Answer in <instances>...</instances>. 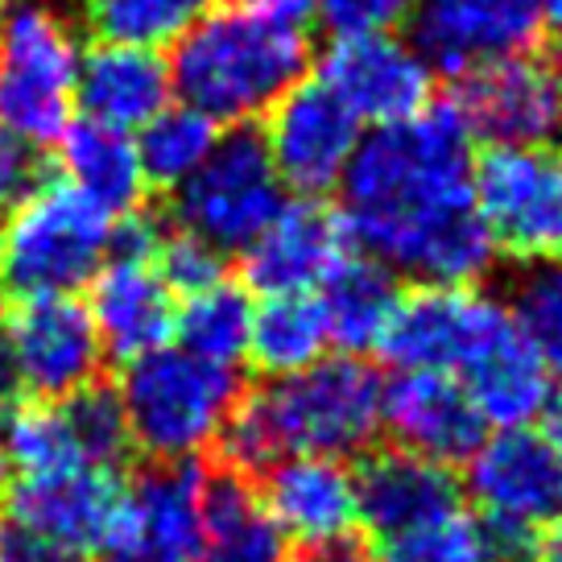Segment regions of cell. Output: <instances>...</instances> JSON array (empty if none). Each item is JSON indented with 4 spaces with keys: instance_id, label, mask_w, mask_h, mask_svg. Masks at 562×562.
I'll list each match as a JSON object with an SVG mask.
<instances>
[{
    "instance_id": "cell-1",
    "label": "cell",
    "mask_w": 562,
    "mask_h": 562,
    "mask_svg": "<svg viewBox=\"0 0 562 562\" xmlns=\"http://www.w3.org/2000/svg\"><path fill=\"white\" fill-rule=\"evenodd\" d=\"M475 137L456 100L369 128L339 182L351 248L418 285H475L501 248L472 194Z\"/></svg>"
},
{
    "instance_id": "cell-2",
    "label": "cell",
    "mask_w": 562,
    "mask_h": 562,
    "mask_svg": "<svg viewBox=\"0 0 562 562\" xmlns=\"http://www.w3.org/2000/svg\"><path fill=\"white\" fill-rule=\"evenodd\" d=\"M381 372L360 356H323L311 369L240 393L215 451L240 475L290 456H360L381 435Z\"/></svg>"
},
{
    "instance_id": "cell-3",
    "label": "cell",
    "mask_w": 562,
    "mask_h": 562,
    "mask_svg": "<svg viewBox=\"0 0 562 562\" xmlns=\"http://www.w3.org/2000/svg\"><path fill=\"white\" fill-rule=\"evenodd\" d=\"M166 63L178 104L236 128L265 121V112L306 79L315 50L299 25L228 4L211 9L187 37H178Z\"/></svg>"
},
{
    "instance_id": "cell-4",
    "label": "cell",
    "mask_w": 562,
    "mask_h": 562,
    "mask_svg": "<svg viewBox=\"0 0 562 562\" xmlns=\"http://www.w3.org/2000/svg\"><path fill=\"white\" fill-rule=\"evenodd\" d=\"M240 372L187 348H158L124 364L121 402L137 459H203L240 402Z\"/></svg>"
},
{
    "instance_id": "cell-5",
    "label": "cell",
    "mask_w": 562,
    "mask_h": 562,
    "mask_svg": "<svg viewBox=\"0 0 562 562\" xmlns=\"http://www.w3.org/2000/svg\"><path fill=\"white\" fill-rule=\"evenodd\" d=\"M112 215L67 178H42L0 224V294L9 302L83 290L108 257Z\"/></svg>"
},
{
    "instance_id": "cell-6",
    "label": "cell",
    "mask_w": 562,
    "mask_h": 562,
    "mask_svg": "<svg viewBox=\"0 0 562 562\" xmlns=\"http://www.w3.org/2000/svg\"><path fill=\"white\" fill-rule=\"evenodd\" d=\"M79 42L46 0L0 4V128L25 145H54L75 116Z\"/></svg>"
},
{
    "instance_id": "cell-7",
    "label": "cell",
    "mask_w": 562,
    "mask_h": 562,
    "mask_svg": "<svg viewBox=\"0 0 562 562\" xmlns=\"http://www.w3.org/2000/svg\"><path fill=\"white\" fill-rule=\"evenodd\" d=\"M463 488L480 509V526L501 562H521L562 517V468L550 442L526 430H496L463 459Z\"/></svg>"
},
{
    "instance_id": "cell-8",
    "label": "cell",
    "mask_w": 562,
    "mask_h": 562,
    "mask_svg": "<svg viewBox=\"0 0 562 562\" xmlns=\"http://www.w3.org/2000/svg\"><path fill=\"white\" fill-rule=\"evenodd\" d=\"M285 203L278 170L269 161L261 128L236 124L220 133L207 161L175 191V228L191 232L211 248L245 252Z\"/></svg>"
},
{
    "instance_id": "cell-9",
    "label": "cell",
    "mask_w": 562,
    "mask_h": 562,
    "mask_svg": "<svg viewBox=\"0 0 562 562\" xmlns=\"http://www.w3.org/2000/svg\"><path fill=\"white\" fill-rule=\"evenodd\" d=\"M475 207L501 252L562 261V154L550 145H488L472 166Z\"/></svg>"
},
{
    "instance_id": "cell-10",
    "label": "cell",
    "mask_w": 562,
    "mask_h": 562,
    "mask_svg": "<svg viewBox=\"0 0 562 562\" xmlns=\"http://www.w3.org/2000/svg\"><path fill=\"white\" fill-rule=\"evenodd\" d=\"M513 331L517 327L505 302H496L475 285H418L414 294H402L376 351L397 369H435L463 376Z\"/></svg>"
},
{
    "instance_id": "cell-11",
    "label": "cell",
    "mask_w": 562,
    "mask_h": 562,
    "mask_svg": "<svg viewBox=\"0 0 562 562\" xmlns=\"http://www.w3.org/2000/svg\"><path fill=\"white\" fill-rule=\"evenodd\" d=\"M369 128L318 79H302L265 112V149L281 187L299 199H327L339 191L356 145Z\"/></svg>"
},
{
    "instance_id": "cell-12",
    "label": "cell",
    "mask_w": 562,
    "mask_h": 562,
    "mask_svg": "<svg viewBox=\"0 0 562 562\" xmlns=\"http://www.w3.org/2000/svg\"><path fill=\"white\" fill-rule=\"evenodd\" d=\"M409 46L430 75L468 79L501 58L533 50L542 37L538 0H418L409 13Z\"/></svg>"
},
{
    "instance_id": "cell-13",
    "label": "cell",
    "mask_w": 562,
    "mask_h": 562,
    "mask_svg": "<svg viewBox=\"0 0 562 562\" xmlns=\"http://www.w3.org/2000/svg\"><path fill=\"white\" fill-rule=\"evenodd\" d=\"M456 108L475 140L550 145L562 137V63L546 54H513L456 83Z\"/></svg>"
},
{
    "instance_id": "cell-14",
    "label": "cell",
    "mask_w": 562,
    "mask_h": 562,
    "mask_svg": "<svg viewBox=\"0 0 562 562\" xmlns=\"http://www.w3.org/2000/svg\"><path fill=\"white\" fill-rule=\"evenodd\" d=\"M207 472L199 459H137L128 501L100 562H199V501Z\"/></svg>"
},
{
    "instance_id": "cell-15",
    "label": "cell",
    "mask_w": 562,
    "mask_h": 562,
    "mask_svg": "<svg viewBox=\"0 0 562 562\" xmlns=\"http://www.w3.org/2000/svg\"><path fill=\"white\" fill-rule=\"evenodd\" d=\"M315 79L369 128L409 121L435 100V75L402 34L331 37V46L318 54Z\"/></svg>"
},
{
    "instance_id": "cell-16",
    "label": "cell",
    "mask_w": 562,
    "mask_h": 562,
    "mask_svg": "<svg viewBox=\"0 0 562 562\" xmlns=\"http://www.w3.org/2000/svg\"><path fill=\"white\" fill-rule=\"evenodd\" d=\"M9 331L18 348L21 381L30 402H58L104 376V348L88 302L75 294H37L9 302Z\"/></svg>"
},
{
    "instance_id": "cell-17",
    "label": "cell",
    "mask_w": 562,
    "mask_h": 562,
    "mask_svg": "<svg viewBox=\"0 0 562 562\" xmlns=\"http://www.w3.org/2000/svg\"><path fill=\"white\" fill-rule=\"evenodd\" d=\"M351 236L339 207L323 199H285L269 228L240 252L245 285L265 299L273 294H318V285L348 261Z\"/></svg>"
},
{
    "instance_id": "cell-18",
    "label": "cell",
    "mask_w": 562,
    "mask_h": 562,
    "mask_svg": "<svg viewBox=\"0 0 562 562\" xmlns=\"http://www.w3.org/2000/svg\"><path fill=\"white\" fill-rule=\"evenodd\" d=\"M128 501V475L70 468L50 475H4L0 509L83 554H100Z\"/></svg>"
},
{
    "instance_id": "cell-19",
    "label": "cell",
    "mask_w": 562,
    "mask_h": 562,
    "mask_svg": "<svg viewBox=\"0 0 562 562\" xmlns=\"http://www.w3.org/2000/svg\"><path fill=\"white\" fill-rule=\"evenodd\" d=\"M381 430H389L402 451L451 468L472 456L488 426L451 372L397 369V376L381 385Z\"/></svg>"
},
{
    "instance_id": "cell-20",
    "label": "cell",
    "mask_w": 562,
    "mask_h": 562,
    "mask_svg": "<svg viewBox=\"0 0 562 562\" xmlns=\"http://www.w3.org/2000/svg\"><path fill=\"white\" fill-rule=\"evenodd\" d=\"M459 480L447 463L414 451H376L356 472V526L372 542H389L405 529L439 521L459 509Z\"/></svg>"
},
{
    "instance_id": "cell-21",
    "label": "cell",
    "mask_w": 562,
    "mask_h": 562,
    "mask_svg": "<svg viewBox=\"0 0 562 562\" xmlns=\"http://www.w3.org/2000/svg\"><path fill=\"white\" fill-rule=\"evenodd\" d=\"M91 285V323L100 331L104 360L133 364L140 356L158 351L175 335L178 302L170 285L158 278L154 261L108 257Z\"/></svg>"
},
{
    "instance_id": "cell-22",
    "label": "cell",
    "mask_w": 562,
    "mask_h": 562,
    "mask_svg": "<svg viewBox=\"0 0 562 562\" xmlns=\"http://www.w3.org/2000/svg\"><path fill=\"white\" fill-rule=\"evenodd\" d=\"M261 475L265 509L294 546L318 550L356 533V472L344 459L290 456Z\"/></svg>"
},
{
    "instance_id": "cell-23",
    "label": "cell",
    "mask_w": 562,
    "mask_h": 562,
    "mask_svg": "<svg viewBox=\"0 0 562 562\" xmlns=\"http://www.w3.org/2000/svg\"><path fill=\"white\" fill-rule=\"evenodd\" d=\"M175 100L170 63L158 50L95 42L79 58L75 75V104L83 108L88 121H100L116 133H137L161 108Z\"/></svg>"
},
{
    "instance_id": "cell-24",
    "label": "cell",
    "mask_w": 562,
    "mask_h": 562,
    "mask_svg": "<svg viewBox=\"0 0 562 562\" xmlns=\"http://www.w3.org/2000/svg\"><path fill=\"white\" fill-rule=\"evenodd\" d=\"M199 562H299L248 475L207 472L199 501Z\"/></svg>"
},
{
    "instance_id": "cell-25",
    "label": "cell",
    "mask_w": 562,
    "mask_h": 562,
    "mask_svg": "<svg viewBox=\"0 0 562 562\" xmlns=\"http://www.w3.org/2000/svg\"><path fill=\"white\" fill-rule=\"evenodd\" d=\"M58 145V161H63V178L75 191H83L104 207L112 220H121L128 211H140L145 203V170H140L137 145L128 133H116L100 121H70L63 128Z\"/></svg>"
},
{
    "instance_id": "cell-26",
    "label": "cell",
    "mask_w": 562,
    "mask_h": 562,
    "mask_svg": "<svg viewBox=\"0 0 562 562\" xmlns=\"http://www.w3.org/2000/svg\"><path fill=\"white\" fill-rule=\"evenodd\" d=\"M456 381L472 397L475 414L488 430H526L542 418L554 397V376L517 331Z\"/></svg>"
},
{
    "instance_id": "cell-27",
    "label": "cell",
    "mask_w": 562,
    "mask_h": 562,
    "mask_svg": "<svg viewBox=\"0 0 562 562\" xmlns=\"http://www.w3.org/2000/svg\"><path fill=\"white\" fill-rule=\"evenodd\" d=\"M318 302L327 315V335L344 356H369L381 348L393 311L402 302V285L385 265L364 252H351L331 278L318 285Z\"/></svg>"
},
{
    "instance_id": "cell-28",
    "label": "cell",
    "mask_w": 562,
    "mask_h": 562,
    "mask_svg": "<svg viewBox=\"0 0 562 562\" xmlns=\"http://www.w3.org/2000/svg\"><path fill=\"white\" fill-rule=\"evenodd\" d=\"M331 348L327 315L318 294H273L261 306H252V327H248V360L252 369L273 376L311 369Z\"/></svg>"
},
{
    "instance_id": "cell-29",
    "label": "cell",
    "mask_w": 562,
    "mask_h": 562,
    "mask_svg": "<svg viewBox=\"0 0 562 562\" xmlns=\"http://www.w3.org/2000/svg\"><path fill=\"white\" fill-rule=\"evenodd\" d=\"M248 327H252V299L240 281H215L191 299H182L175 315L178 348L203 356L211 364L236 369L248 351Z\"/></svg>"
},
{
    "instance_id": "cell-30",
    "label": "cell",
    "mask_w": 562,
    "mask_h": 562,
    "mask_svg": "<svg viewBox=\"0 0 562 562\" xmlns=\"http://www.w3.org/2000/svg\"><path fill=\"white\" fill-rule=\"evenodd\" d=\"M54 405H58V414L67 422L83 468L112 472V475L133 472L137 451H133V435H128V418H124L121 389L112 385L108 376H95L83 389L58 397Z\"/></svg>"
},
{
    "instance_id": "cell-31",
    "label": "cell",
    "mask_w": 562,
    "mask_h": 562,
    "mask_svg": "<svg viewBox=\"0 0 562 562\" xmlns=\"http://www.w3.org/2000/svg\"><path fill=\"white\" fill-rule=\"evenodd\" d=\"M215 140H220V124L178 100H170L154 121L133 133L145 182L161 191H178L207 161Z\"/></svg>"
},
{
    "instance_id": "cell-32",
    "label": "cell",
    "mask_w": 562,
    "mask_h": 562,
    "mask_svg": "<svg viewBox=\"0 0 562 562\" xmlns=\"http://www.w3.org/2000/svg\"><path fill=\"white\" fill-rule=\"evenodd\" d=\"M215 9V0H88V25L95 42L166 50L187 37Z\"/></svg>"
},
{
    "instance_id": "cell-33",
    "label": "cell",
    "mask_w": 562,
    "mask_h": 562,
    "mask_svg": "<svg viewBox=\"0 0 562 562\" xmlns=\"http://www.w3.org/2000/svg\"><path fill=\"white\" fill-rule=\"evenodd\" d=\"M505 311L550 376H562V261L521 265L509 281Z\"/></svg>"
},
{
    "instance_id": "cell-34",
    "label": "cell",
    "mask_w": 562,
    "mask_h": 562,
    "mask_svg": "<svg viewBox=\"0 0 562 562\" xmlns=\"http://www.w3.org/2000/svg\"><path fill=\"white\" fill-rule=\"evenodd\" d=\"M372 562H496V550L480 517L456 509L439 521H426L389 542H376Z\"/></svg>"
},
{
    "instance_id": "cell-35",
    "label": "cell",
    "mask_w": 562,
    "mask_h": 562,
    "mask_svg": "<svg viewBox=\"0 0 562 562\" xmlns=\"http://www.w3.org/2000/svg\"><path fill=\"white\" fill-rule=\"evenodd\" d=\"M154 269L158 278L170 285L175 299H191L199 290H207L215 281L228 278V261L220 248L199 240L191 232H161V245L154 252Z\"/></svg>"
},
{
    "instance_id": "cell-36",
    "label": "cell",
    "mask_w": 562,
    "mask_h": 562,
    "mask_svg": "<svg viewBox=\"0 0 562 562\" xmlns=\"http://www.w3.org/2000/svg\"><path fill=\"white\" fill-rule=\"evenodd\" d=\"M418 0H323L318 21L331 37H360V34H397Z\"/></svg>"
},
{
    "instance_id": "cell-37",
    "label": "cell",
    "mask_w": 562,
    "mask_h": 562,
    "mask_svg": "<svg viewBox=\"0 0 562 562\" xmlns=\"http://www.w3.org/2000/svg\"><path fill=\"white\" fill-rule=\"evenodd\" d=\"M0 562H88V554L0 509Z\"/></svg>"
},
{
    "instance_id": "cell-38",
    "label": "cell",
    "mask_w": 562,
    "mask_h": 562,
    "mask_svg": "<svg viewBox=\"0 0 562 562\" xmlns=\"http://www.w3.org/2000/svg\"><path fill=\"white\" fill-rule=\"evenodd\" d=\"M37 182H42V166H37L34 145L18 140L9 128H0V207H13Z\"/></svg>"
},
{
    "instance_id": "cell-39",
    "label": "cell",
    "mask_w": 562,
    "mask_h": 562,
    "mask_svg": "<svg viewBox=\"0 0 562 562\" xmlns=\"http://www.w3.org/2000/svg\"><path fill=\"white\" fill-rule=\"evenodd\" d=\"M25 402V381H21L18 348H13V331L0 315V409H13Z\"/></svg>"
},
{
    "instance_id": "cell-40",
    "label": "cell",
    "mask_w": 562,
    "mask_h": 562,
    "mask_svg": "<svg viewBox=\"0 0 562 562\" xmlns=\"http://www.w3.org/2000/svg\"><path fill=\"white\" fill-rule=\"evenodd\" d=\"M236 4H245L252 13H261L269 21H281V25H306V21L318 18V4L323 0H236Z\"/></svg>"
},
{
    "instance_id": "cell-41",
    "label": "cell",
    "mask_w": 562,
    "mask_h": 562,
    "mask_svg": "<svg viewBox=\"0 0 562 562\" xmlns=\"http://www.w3.org/2000/svg\"><path fill=\"white\" fill-rule=\"evenodd\" d=\"M306 554H311L306 562H372L369 546L360 542L356 533H348V538H339V542L318 546V550H306Z\"/></svg>"
},
{
    "instance_id": "cell-42",
    "label": "cell",
    "mask_w": 562,
    "mask_h": 562,
    "mask_svg": "<svg viewBox=\"0 0 562 562\" xmlns=\"http://www.w3.org/2000/svg\"><path fill=\"white\" fill-rule=\"evenodd\" d=\"M546 435L542 439L550 442V451H554V459H559V468H562V393L559 397H550V405H546Z\"/></svg>"
},
{
    "instance_id": "cell-43",
    "label": "cell",
    "mask_w": 562,
    "mask_h": 562,
    "mask_svg": "<svg viewBox=\"0 0 562 562\" xmlns=\"http://www.w3.org/2000/svg\"><path fill=\"white\" fill-rule=\"evenodd\" d=\"M542 4V34H550L562 63V0H538Z\"/></svg>"
},
{
    "instance_id": "cell-44",
    "label": "cell",
    "mask_w": 562,
    "mask_h": 562,
    "mask_svg": "<svg viewBox=\"0 0 562 562\" xmlns=\"http://www.w3.org/2000/svg\"><path fill=\"white\" fill-rule=\"evenodd\" d=\"M542 562H562V517L542 533Z\"/></svg>"
},
{
    "instance_id": "cell-45",
    "label": "cell",
    "mask_w": 562,
    "mask_h": 562,
    "mask_svg": "<svg viewBox=\"0 0 562 562\" xmlns=\"http://www.w3.org/2000/svg\"><path fill=\"white\" fill-rule=\"evenodd\" d=\"M4 472H9V463H4V422H0V484H4Z\"/></svg>"
},
{
    "instance_id": "cell-46",
    "label": "cell",
    "mask_w": 562,
    "mask_h": 562,
    "mask_svg": "<svg viewBox=\"0 0 562 562\" xmlns=\"http://www.w3.org/2000/svg\"><path fill=\"white\" fill-rule=\"evenodd\" d=\"M521 562H529V559H521Z\"/></svg>"
},
{
    "instance_id": "cell-47",
    "label": "cell",
    "mask_w": 562,
    "mask_h": 562,
    "mask_svg": "<svg viewBox=\"0 0 562 562\" xmlns=\"http://www.w3.org/2000/svg\"><path fill=\"white\" fill-rule=\"evenodd\" d=\"M0 4H4V0H0Z\"/></svg>"
}]
</instances>
